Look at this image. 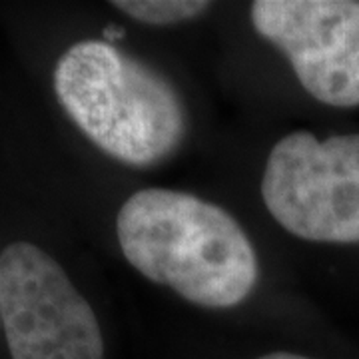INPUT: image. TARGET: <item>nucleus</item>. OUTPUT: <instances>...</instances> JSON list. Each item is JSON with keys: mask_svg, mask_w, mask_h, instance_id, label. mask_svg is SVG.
<instances>
[{"mask_svg": "<svg viewBox=\"0 0 359 359\" xmlns=\"http://www.w3.org/2000/svg\"><path fill=\"white\" fill-rule=\"evenodd\" d=\"M52 82L80 132L122 164H162L186 138L188 116L178 90L112 42L72 44L54 66Z\"/></svg>", "mask_w": 359, "mask_h": 359, "instance_id": "2", "label": "nucleus"}, {"mask_svg": "<svg viewBox=\"0 0 359 359\" xmlns=\"http://www.w3.org/2000/svg\"><path fill=\"white\" fill-rule=\"evenodd\" d=\"M252 25L285 54L311 98L335 108L359 106V2L257 0Z\"/></svg>", "mask_w": 359, "mask_h": 359, "instance_id": "5", "label": "nucleus"}, {"mask_svg": "<svg viewBox=\"0 0 359 359\" xmlns=\"http://www.w3.org/2000/svg\"><path fill=\"white\" fill-rule=\"evenodd\" d=\"M262 200L295 238L359 244V134L318 140L290 132L268 156Z\"/></svg>", "mask_w": 359, "mask_h": 359, "instance_id": "3", "label": "nucleus"}, {"mask_svg": "<svg viewBox=\"0 0 359 359\" xmlns=\"http://www.w3.org/2000/svg\"><path fill=\"white\" fill-rule=\"evenodd\" d=\"M116 238L138 273L200 308H236L259 280L256 250L238 219L194 194H132L118 210Z\"/></svg>", "mask_w": 359, "mask_h": 359, "instance_id": "1", "label": "nucleus"}, {"mask_svg": "<svg viewBox=\"0 0 359 359\" xmlns=\"http://www.w3.org/2000/svg\"><path fill=\"white\" fill-rule=\"evenodd\" d=\"M0 321L13 359H104L100 321L88 299L30 242L0 254Z\"/></svg>", "mask_w": 359, "mask_h": 359, "instance_id": "4", "label": "nucleus"}, {"mask_svg": "<svg viewBox=\"0 0 359 359\" xmlns=\"http://www.w3.org/2000/svg\"><path fill=\"white\" fill-rule=\"evenodd\" d=\"M257 359H311L306 358V355H297V353H290V351H273V353H268V355H262Z\"/></svg>", "mask_w": 359, "mask_h": 359, "instance_id": "7", "label": "nucleus"}, {"mask_svg": "<svg viewBox=\"0 0 359 359\" xmlns=\"http://www.w3.org/2000/svg\"><path fill=\"white\" fill-rule=\"evenodd\" d=\"M112 6L142 25L170 26L202 16L212 8V2H205V0H116L112 2Z\"/></svg>", "mask_w": 359, "mask_h": 359, "instance_id": "6", "label": "nucleus"}]
</instances>
